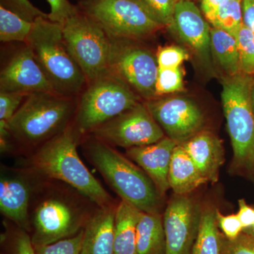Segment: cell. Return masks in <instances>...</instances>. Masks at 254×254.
I'll return each mask as SVG.
<instances>
[{"label": "cell", "instance_id": "6da1fadb", "mask_svg": "<svg viewBox=\"0 0 254 254\" xmlns=\"http://www.w3.org/2000/svg\"><path fill=\"white\" fill-rule=\"evenodd\" d=\"M98 208L72 187L38 175L30 205L33 246L74 236L84 229Z\"/></svg>", "mask_w": 254, "mask_h": 254}, {"label": "cell", "instance_id": "7a4b0ae2", "mask_svg": "<svg viewBox=\"0 0 254 254\" xmlns=\"http://www.w3.org/2000/svg\"><path fill=\"white\" fill-rule=\"evenodd\" d=\"M79 140L71 125L34 150L23 167L44 178L66 184L100 208L115 203L82 162L77 151Z\"/></svg>", "mask_w": 254, "mask_h": 254}, {"label": "cell", "instance_id": "3957f363", "mask_svg": "<svg viewBox=\"0 0 254 254\" xmlns=\"http://www.w3.org/2000/svg\"><path fill=\"white\" fill-rule=\"evenodd\" d=\"M89 136L85 155L121 200L143 213H160L163 196L147 174L112 145Z\"/></svg>", "mask_w": 254, "mask_h": 254}, {"label": "cell", "instance_id": "277c9868", "mask_svg": "<svg viewBox=\"0 0 254 254\" xmlns=\"http://www.w3.org/2000/svg\"><path fill=\"white\" fill-rule=\"evenodd\" d=\"M78 100L54 92L28 95L8 123L13 139L36 150L73 125Z\"/></svg>", "mask_w": 254, "mask_h": 254}, {"label": "cell", "instance_id": "5b68a950", "mask_svg": "<svg viewBox=\"0 0 254 254\" xmlns=\"http://www.w3.org/2000/svg\"><path fill=\"white\" fill-rule=\"evenodd\" d=\"M26 45L55 93L73 98L81 94L88 82L65 44L63 25L47 18H37Z\"/></svg>", "mask_w": 254, "mask_h": 254}, {"label": "cell", "instance_id": "8992f818", "mask_svg": "<svg viewBox=\"0 0 254 254\" xmlns=\"http://www.w3.org/2000/svg\"><path fill=\"white\" fill-rule=\"evenodd\" d=\"M138 97L123 79L110 72L88 83L80 95L73 128L78 137L136 105Z\"/></svg>", "mask_w": 254, "mask_h": 254}, {"label": "cell", "instance_id": "52a82bcc", "mask_svg": "<svg viewBox=\"0 0 254 254\" xmlns=\"http://www.w3.org/2000/svg\"><path fill=\"white\" fill-rule=\"evenodd\" d=\"M254 76L241 72L222 82V106L237 170L254 171V112L251 101Z\"/></svg>", "mask_w": 254, "mask_h": 254}, {"label": "cell", "instance_id": "ba28073f", "mask_svg": "<svg viewBox=\"0 0 254 254\" xmlns=\"http://www.w3.org/2000/svg\"><path fill=\"white\" fill-rule=\"evenodd\" d=\"M79 9L111 38H145L163 27L139 0H81Z\"/></svg>", "mask_w": 254, "mask_h": 254}, {"label": "cell", "instance_id": "9c48e42d", "mask_svg": "<svg viewBox=\"0 0 254 254\" xmlns=\"http://www.w3.org/2000/svg\"><path fill=\"white\" fill-rule=\"evenodd\" d=\"M63 33L88 83L109 72L110 38L98 23L78 9L63 25Z\"/></svg>", "mask_w": 254, "mask_h": 254}, {"label": "cell", "instance_id": "30bf717a", "mask_svg": "<svg viewBox=\"0 0 254 254\" xmlns=\"http://www.w3.org/2000/svg\"><path fill=\"white\" fill-rule=\"evenodd\" d=\"M109 70L147 100L155 98L159 67L151 51L134 46L131 40L111 38Z\"/></svg>", "mask_w": 254, "mask_h": 254}, {"label": "cell", "instance_id": "8fae6325", "mask_svg": "<svg viewBox=\"0 0 254 254\" xmlns=\"http://www.w3.org/2000/svg\"><path fill=\"white\" fill-rule=\"evenodd\" d=\"M110 145L125 148L153 144L163 138V130L145 103L130 109L95 128L91 134Z\"/></svg>", "mask_w": 254, "mask_h": 254}, {"label": "cell", "instance_id": "7c38bea8", "mask_svg": "<svg viewBox=\"0 0 254 254\" xmlns=\"http://www.w3.org/2000/svg\"><path fill=\"white\" fill-rule=\"evenodd\" d=\"M145 104L166 136L177 144L185 143L203 130L204 115L190 98H154L147 100Z\"/></svg>", "mask_w": 254, "mask_h": 254}, {"label": "cell", "instance_id": "4fadbf2b", "mask_svg": "<svg viewBox=\"0 0 254 254\" xmlns=\"http://www.w3.org/2000/svg\"><path fill=\"white\" fill-rule=\"evenodd\" d=\"M202 207L190 194H175L164 212L166 254H191L198 234Z\"/></svg>", "mask_w": 254, "mask_h": 254}, {"label": "cell", "instance_id": "5bb4252c", "mask_svg": "<svg viewBox=\"0 0 254 254\" xmlns=\"http://www.w3.org/2000/svg\"><path fill=\"white\" fill-rule=\"evenodd\" d=\"M38 175L28 169L1 165L0 211L15 226L31 231L30 205Z\"/></svg>", "mask_w": 254, "mask_h": 254}, {"label": "cell", "instance_id": "9a60e30c", "mask_svg": "<svg viewBox=\"0 0 254 254\" xmlns=\"http://www.w3.org/2000/svg\"><path fill=\"white\" fill-rule=\"evenodd\" d=\"M0 92L26 95L37 92H54L27 45L18 50L1 69Z\"/></svg>", "mask_w": 254, "mask_h": 254}, {"label": "cell", "instance_id": "2e32d148", "mask_svg": "<svg viewBox=\"0 0 254 254\" xmlns=\"http://www.w3.org/2000/svg\"><path fill=\"white\" fill-rule=\"evenodd\" d=\"M174 28L182 41L193 50L203 64L210 67L211 28L193 1H177L174 14Z\"/></svg>", "mask_w": 254, "mask_h": 254}, {"label": "cell", "instance_id": "e0dca14e", "mask_svg": "<svg viewBox=\"0 0 254 254\" xmlns=\"http://www.w3.org/2000/svg\"><path fill=\"white\" fill-rule=\"evenodd\" d=\"M178 145L168 136L153 144L127 148L126 156L137 164L155 184L160 194L170 188L168 175L174 150Z\"/></svg>", "mask_w": 254, "mask_h": 254}, {"label": "cell", "instance_id": "ac0fdd59", "mask_svg": "<svg viewBox=\"0 0 254 254\" xmlns=\"http://www.w3.org/2000/svg\"><path fill=\"white\" fill-rule=\"evenodd\" d=\"M200 173L212 184L218 181L220 169L225 162V153L218 137L202 130L188 141L182 143Z\"/></svg>", "mask_w": 254, "mask_h": 254}, {"label": "cell", "instance_id": "d6986e66", "mask_svg": "<svg viewBox=\"0 0 254 254\" xmlns=\"http://www.w3.org/2000/svg\"><path fill=\"white\" fill-rule=\"evenodd\" d=\"M117 203L98 208L84 227L81 254H115L114 224Z\"/></svg>", "mask_w": 254, "mask_h": 254}, {"label": "cell", "instance_id": "ffe728a7", "mask_svg": "<svg viewBox=\"0 0 254 254\" xmlns=\"http://www.w3.org/2000/svg\"><path fill=\"white\" fill-rule=\"evenodd\" d=\"M168 180L170 188L177 195L190 194L208 182L180 144L177 145L174 150Z\"/></svg>", "mask_w": 254, "mask_h": 254}, {"label": "cell", "instance_id": "44dd1931", "mask_svg": "<svg viewBox=\"0 0 254 254\" xmlns=\"http://www.w3.org/2000/svg\"><path fill=\"white\" fill-rule=\"evenodd\" d=\"M141 213L125 200L118 203L114 224L115 254H136L137 225Z\"/></svg>", "mask_w": 254, "mask_h": 254}, {"label": "cell", "instance_id": "7402d4cb", "mask_svg": "<svg viewBox=\"0 0 254 254\" xmlns=\"http://www.w3.org/2000/svg\"><path fill=\"white\" fill-rule=\"evenodd\" d=\"M136 254H166V237L161 213L141 212L137 225Z\"/></svg>", "mask_w": 254, "mask_h": 254}, {"label": "cell", "instance_id": "603a6c76", "mask_svg": "<svg viewBox=\"0 0 254 254\" xmlns=\"http://www.w3.org/2000/svg\"><path fill=\"white\" fill-rule=\"evenodd\" d=\"M210 47L212 55L228 76L242 72L237 38L235 36L220 28H211Z\"/></svg>", "mask_w": 254, "mask_h": 254}, {"label": "cell", "instance_id": "cb8c5ba5", "mask_svg": "<svg viewBox=\"0 0 254 254\" xmlns=\"http://www.w3.org/2000/svg\"><path fill=\"white\" fill-rule=\"evenodd\" d=\"M216 209L213 205L202 208L199 228L191 254H222V232L217 222Z\"/></svg>", "mask_w": 254, "mask_h": 254}, {"label": "cell", "instance_id": "d4e9b609", "mask_svg": "<svg viewBox=\"0 0 254 254\" xmlns=\"http://www.w3.org/2000/svg\"><path fill=\"white\" fill-rule=\"evenodd\" d=\"M243 0H226L206 18L214 28H220L237 37L243 24Z\"/></svg>", "mask_w": 254, "mask_h": 254}, {"label": "cell", "instance_id": "484cf974", "mask_svg": "<svg viewBox=\"0 0 254 254\" xmlns=\"http://www.w3.org/2000/svg\"><path fill=\"white\" fill-rule=\"evenodd\" d=\"M33 26V22L0 6V40L3 43L21 42L26 44Z\"/></svg>", "mask_w": 254, "mask_h": 254}, {"label": "cell", "instance_id": "4316f807", "mask_svg": "<svg viewBox=\"0 0 254 254\" xmlns=\"http://www.w3.org/2000/svg\"><path fill=\"white\" fill-rule=\"evenodd\" d=\"M236 38L242 72L254 76V33L243 23Z\"/></svg>", "mask_w": 254, "mask_h": 254}, {"label": "cell", "instance_id": "83f0119b", "mask_svg": "<svg viewBox=\"0 0 254 254\" xmlns=\"http://www.w3.org/2000/svg\"><path fill=\"white\" fill-rule=\"evenodd\" d=\"M84 229L74 236L34 247L36 254H81Z\"/></svg>", "mask_w": 254, "mask_h": 254}, {"label": "cell", "instance_id": "f1b7e54d", "mask_svg": "<svg viewBox=\"0 0 254 254\" xmlns=\"http://www.w3.org/2000/svg\"><path fill=\"white\" fill-rule=\"evenodd\" d=\"M184 83L180 68H159L155 84V97L183 91Z\"/></svg>", "mask_w": 254, "mask_h": 254}, {"label": "cell", "instance_id": "f546056e", "mask_svg": "<svg viewBox=\"0 0 254 254\" xmlns=\"http://www.w3.org/2000/svg\"><path fill=\"white\" fill-rule=\"evenodd\" d=\"M152 16L163 26L174 28V14L177 0H139Z\"/></svg>", "mask_w": 254, "mask_h": 254}, {"label": "cell", "instance_id": "4dcf8cb0", "mask_svg": "<svg viewBox=\"0 0 254 254\" xmlns=\"http://www.w3.org/2000/svg\"><path fill=\"white\" fill-rule=\"evenodd\" d=\"M2 240L8 244L11 254H36L31 235L17 226L6 232Z\"/></svg>", "mask_w": 254, "mask_h": 254}, {"label": "cell", "instance_id": "1f68e13d", "mask_svg": "<svg viewBox=\"0 0 254 254\" xmlns=\"http://www.w3.org/2000/svg\"><path fill=\"white\" fill-rule=\"evenodd\" d=\"M1 6L30 22L38 17L48 18V14L33 6L29 0H1Z\"/></svg>", "mask_w": 254, "mask_h": 254}, {"label": "cell", "instance_id": "d6a6232c", "mask_svg": "<svg viewBox=\"0 0 254 254\" xmlns=\"http://www.w3.org/2000/svg\"><path fill=\"white\" fill-rule=\"evenodd\" d=\"M222 254H254V240L242 232L235 240H229L222 233Z\"/></svg>", "mask_w": 254, "mask_h": 254}, {"label": "cell", "instance_id": "836d02e7", "mask_svg": "<svg viewBox=\"0 0 254 254\" xmlns=\"http://www.w3.org/2000/svg\"><path fill=\"white\" fill-rule=\"evenodd\" d=\"M159 68H180L184 61L188 59L186 50L180 47L170 46L161 48L157 55Z\"/></svg>", "mask_w": 254, "mask_h": 254}, {"label": "cell", "instance_id": "e575fe53", "mask_svg": "<svg viewBox=\"0 0 254 254\" xmlns=\"http://www.w3.org/2000/svg\"><path fill=\"white\" fill-rule=\"evenodd\" d=\"M27 95L0 92V121L9 123Z\"/></svg>", "mask_w": 254, "mask_h": 254}, {"label": "cell", "instance_id": "d590c367", "mask_svg": "<svg viewBox=\"0 0 254 254\" xmlns=\"http://www.w3.org/2000/svg\"><path fill=\"white\" fill-rule=\"evenodd\" d=\"M216 218L220 232L229 240H235L243 232V227L237 214L225 215L217 208Z\"/></svg>", "mask_w": 254, "mask_h": 254}, {"label": "cell", "instance_id": "8d00e7d4", "mask_svg": "<svg viewBox=\"0 0 254 254\" xmlns=\"http://www.w3.org/2000/svg\"><path fill=\"white\" fill-rule=\"evenodd\" d=\"M48 1L51 7L48 19L61 25L78 11V8L71 4L68 0H48Z\"/></svg>", "mask_w": 254, "mask_h": 254}, {"label": "cell", "instance_id": "74e56055", "mask_svg": "<svg viewBox=\"0 0 254 254\" xmlns=\"http://www.w3.org/2000/svg\"><path fill=\"white\" fill-rule=\"evenodd\" d=\"M238 203L239 211L237 215L245 231L254 225V207L247 204L244 198L239 200Z\"/></svg>", "mask_w": 254, "mask_h": 254}, {"label": "cell", "instance_id": "f35d334b", "mask_svg": "<svg viewBox=\"0 0 254 254\" xmlns=\"http://www.w3.org/2000/svg\"><path fill=\"white\" fill-rule=\"evenodd\" d=\"M243 23L254 35V0H243Z\"/></svg>", "mask_w": 254, "mask_h": 254}, {"label": "cell", "instance_id": "ab89813d", "mask_svg": "<svg viewBox=\"0 0 254 254\" xmlns=\"http://www.w3.org/2000/svg\"><path fill=\"white\" fill-rule=\"evenodd\" d=\"M226 0H200V8L205 18L213 14L219 6Z\"/></svg>", "mask_w": 254, "mask_h": 254}, {"label": "cell", "instance_id": "60d3db41", "mask_svg": "<svg viewBox=\"0 0 254 254\" xmlns=\"http://www.w3.org/2000/svg\"><path fill=\"white\" fill-rule=\"evenodd\" d=\"M251 101H252V108H253L254 112V76L253 81H252V86H251Z\"/></svg>", "mask_w": 254, "mask_h": 254}, {"label": "cell", "instance_id": "b9f144b4", "mask_svg": "<svg viewBox=\"0 0 254 254\" xmlns=\"http://www.w3.org/2000/svg\"><path fill=\"white\" fill-rule=\"evenodd\" d=\"M245 232V233L248 234L249 235H250L251 237L254 240V225L252 228L249 229V230H245L243 231Z\"/></svg>", "mask_w": 254, "mask_h": 254}, {"label": "cell", "instance_id": "7bdbcfd3", "mask_svg": "<svg viewBox=\"0 0 254 254\" xmlns=\"http://www.w3.org/2000/svg\"><path fill=\"white\" fill-rule=\"evenodd\" d=\"M177 1H180V0H177ZM190 1H192V0H190Z\"/></svg>", "mask_w": 254, "mask_h": 254}]
</instances>
